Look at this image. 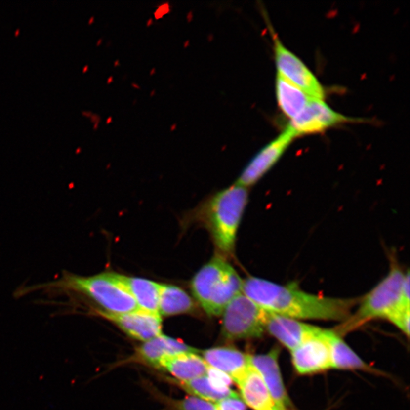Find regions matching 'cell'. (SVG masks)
I'll return each mask as SVG.
<instances>
[{"mask_svg": "<svg viewBox=\"0 0 410 410\" xmlns=\"http://www.w3.org/2000/svg\"><path fill=\"white\" fill-rule=\"evenodd\" d=\"M242 293L267 312L296 320L343 322L359 300L321 296L299 289L295 284H276L250 277L243 281Z\"/></svg>", "mask_w": 410, "mask_h": 410, "instance_id": "1", "label": "cell"}, {"mask_svg": "<svg viewBox=\"0 0 410 410\" xmlns=\"http://www.w3.org/2000/svg\"><path fill=\"white\" fill-rule=\"evenodd\" d=\"M42 287L87 297L101 308L99 311L107 313H127L138 309L120 280V274L113 271L92 276L65 273L59 279Z\"/></svg>", "mask_w": 410, "mask_h": 410, "instance_id": "2", "label": "cell"}, {"mask_svg": "<svg viewBox=\"0 0 410 410\" xmlns=\"http://www.w3.org/2000/svg\"><path fill=\"white\" fill-rule=\"evenodd\" d=\"M248 188L235 183L215 194L202 208V220L222 254H233L239 227L248 203Z\"/></svg>", "mask_w": 410, "mask_h": 410, "instance_id": "3", "label": "cell"}, {"mask_svg": "<svg viewBox=\"0 0 410 410\" xmlns=\"http://www.w3.org/2000/svg\"><path fill=\"white\" fill-rule=\"evenodd\" d=\"M243 281L223 256H215L191 281V289L202 309L210 316L222 315L225 308L242 292Z\"/></svg>", "mask_w": 410, "mask_h": 410, "instance_id": "4", "label": "cell"}, {"mask_svg": "<svg viewBox=\"0 0 410 410\" xmlns=\"http://www.w3.org/2000/svg\"><path fill=\"white\" fill-rule=\"evenodd\" d=\"M405 276L402 270L394 264L385 278L363 297L357 311L336 327L333 331L343 336L373 319H387L401 305L410 306V299L402 290Z\"/></svg>", "mask_w": 410, "mask_h": 410, "instance_id": "5", "label": "cell"}, {"mask_svg": "<svg viewBox=\"0 0 410 410\" xmlns=\"http://www.w3.org/2000/svg\"><path fill=\"white\" fill-rule=\"evenodd\" d=\"M269 312L239 294L223 310L222 334L229 340L258 338L265 331Z\"/></svg>", "mask_w": 410, "mask_h": 410, "instance_id": "6", "label": "cell"}, {"mask_svg": "<svg viewBox=\"0 0 410 410\" xmlns=\"http://www.w3.org/2000/svg\"><path fill=\"white\" fill-rule=\"evenodd\" d=\"M274 51L278 74L311 97L324 100L325 90L319 79L296 55L287 49L273 33Z\"/></svg>", "mask_w": 410, "mask_h": 410, "instance_id": "7", "label": "cell"}, {"mask_svg": "<svg viewBox=\"0 0 410 410\" xmlns=\"http://www.w3.org/2000/svg\"><path fill=\"white\" fill-rule=\"evenodd\" d=\"M351 121H356V119L339 114L322 99L312 98L300 114L290 120L288 127L297 138L300 135L319 134L328 128Z\"/></svg>", "mask_w": 410, "mask_h": 410, "instance_id": "8", "label": "cell"}, {"mask_svg": "<svg viewBox=\"0 0 410 410\" xmlns=\"http://www.w3.org/2000/svg\"><path fill=\"white\" fill-rule=\"evenodd\" d=\"M295 138L293 131L287 126L251 159L236 183L248 189L254 186L278 162Z\"/></svg>", "mask_w": 410, "mask_h": 410, "instance_id": "9", "label": "cell"}, {"mask_svg": "<svg viewBox=\"0 0 410 410\" xmlns=\"http://www.w3.org/2000/svg\"><path fill=\"white\" fill-rule=\"evenodd\" d=\"M291 354L295 371L302 375L332 369L330 346L325 329H322L318 334L295 348L291 351Z\"/></svg>", "mask_w": 410, "mask_h": 410, "instance_id": "10", "label": "cell"}, {"mask_svg": "<svg viewBox=\"0 0 410 410\" xmlns=\"http://www.w3.org/2000/svg\"><path fill=\"white\" fill-rule=\"evenodd\" d=\"M97 315L117 325L131 337L147 342L162 334V319L158 313L133 311L123 314H111L97 311Z\"/></svg>", "mask_w": 410, "mask_h": 410, "instance_id": "11", "label": "cell"}, {"mask_svg": "<svg viewBox=\"0 0 410 410\" xmlns=\"http://www.w3.org/2000/svg\"><path fill=\"white\" fill-rule=\"evenodd\" d=\"M265 330L288 350L292 351L304 342L318 334L322 328L269 312Z\"/></svg>", "mask_w": 410, "mask_h": 410, "instance_id": "12", "label": "cell"}, {"mask_svg": "<svg viewBox=\"0 0 410 410\" xmlns=\"http://www.w3.org/2000/svg\"><path fill=\"white\" fill-rule=\"evenodd\" d=\"M279 353V349L274 348L266 354L250 356V363L261 374L276 403L281 408L288 410L292 403L283 381L278 363Z\"/></svg>", "mask_w": 410, "mask_h": 410, "instance_id": "13", "label": "cell"}, {"mask_svg": "<svg viewBox=\"0 0 410 410\" xmlns=\"http://www.w3.org/2000/svg\"><path fill=\"white\" fill-rule=\"evenodd\" d=\"M232 379L227 374L209 368L206 375L186 382H180L181 387L189 394L205 401L217 403L223 399L239 396L230 387Z\"/></svg>", "mask_w": 410, "mask_h": 410, "instance_id": "14", "label": "cell"}, {"mask_svg": "<svg viewBox=\"0 0 410 410\" xmlns=\"http://www.w3.org/2000/svg\"><path fill=\"white\" fill-rule=\"evenodd\" d=\"M205 361L210 367L227 374L237 383L248 371L250 355L231 347H215L202 353Z\"/></svg>", "mask_w": 410, "mask_h": 410, "instance_id": "15", "label": "cell"}, {"mask_svg": "<svg viewBox=\"0 0 410 410\" xmlns=\"http://www.w3.org/2000/svg\"><path fill=\"white\" fill-rule=\"evenodd\" d=\"M237 384L243 402L252 410H285L274 401L261 374L252 366Z\"/></svg>", "mask_w": 410, "mask_h": 410, "instance_id": "16", "label": "cell"}, {"mask_svg": "<svg viewBox=\"0 0 410 410\" xmlns=\"http://www.w3.org/2000/svg\"><path fill=\"white\" fill-rule=\"evenodd\" d=\"M209 368L197 353H182L166 356L159 365V369L166 370L179 382H186L206 375Z\"/></svg>", "mask_w": 410, "mask_h": 410, "instance_id": "17", "label": "cell"}, {"mask_svg": "<svg viewBox=\"0 0 410 410\" xmlns=\"http://www.w3.org/2000/svg\"><path fill=\"white\" fill-rule=\"evenodd\" d=\"M199 350L173 338L161 334L143 343L137 350V359L143 363L159 368L164 358L182 353H198Z\"/></svg>", "mask_w": 410, "mask_h": 410, "instance_id": "18", "label": "cell"}, {"mask_svg": "<svg viewBox=\"0 0 410 410\" xmlns=\"http://www.w3.org/2000/svg\"><path fill=\"white\" fill-rule=\"evenodd\" d=\"M124 287L135 299L140 310L158 313L161 284L145 278L129 277L120 274Z\"/></svg>", "mask_w": 410, "mask_h": 410, "instance_id": "19", "label": "cell"}, {"mask_svg": "<svg viewBox=\"0 0 410 410\" xmlns=\"http://www.w3.org/2000/svg\"><path fill=\"white\" fill-rule=\"evenodd\" d=\"M276 96L281 111L290 120L299 115L313 98L278 74L276 78Z\"/></svg>", "mask_w": 410, "mask_h": 410, "instance_id": "20", "label": "cell"}, {"mask_svg": "<svg viewBox=\"0 0 410 410\" xmlns=\"http://www.w3.org/2000/svg\"><path fill=\"white\" fill-rule=\"evenodd\" d=\"M326 336L330 346L332 369L373 371L333 330H326Z\"/></svg>", "mask_w": 410, "mask_h": 410, "instance_id": "21", "label": "cell"}, {"mask_svg": "<svg viewBox=\"0 0 410 410\" xmlns=\"http://www.w3.org/2000/svg\"><path fill=\"white\" fill-rule=\"evenodd\" d=\"M194 309L193 299L182 288L170 284H161L158 304V312L161 316L189 313Z\"/></svg>", "mask_w": 410, "mask_h": 410, "instance_id": "22", "label": "cell"}, {"mask_svg": "<svg viewBox=\"0 0 410 410\" xmlns=\"http://www.w3.org/2000/svg\"><path fill=\"white\" fill-rule=\"evenodd\" d=\"M172 407L175 410H217L214 404L196 397H189L180 401H173Z\"/></svg>", "mask_w": 410, "mask_h": 410, "instance_id": "23", "label": "cell"}, {"mask_svg": "<svg viewBox=\"0 0 410 410\" xmlns=\"http://www.w3.org/2000/svg\"><path fill=\"white\" fill-rule=\"evenodd\" d=\"M410 306L401 305L387 318V320L394 324L403 333H405L407 336H409V334H410Z\"/></svg>", "mask_w": 410, "mask_h": 410, "instance_id": "24", "label": "cell"}, {"mask_svg": "<svg viewBox=\"0 0 410 410\" xmlns=\"http://www.w3.org/2000/svg\"><path fill=\"white\" fill-rule=\"evenodd\" d=\"M217 410H246V405L240 395L229 397L215 403Z\"/></svg>", "mask_w": 410, "mask_h": 410, "instance_id": "25", "label": "cell"}]
</instances>
